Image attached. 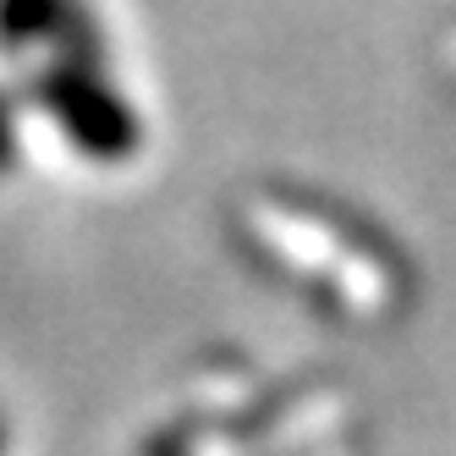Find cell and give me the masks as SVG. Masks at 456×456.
<instances>
[{"instance_id": "1", "label": "cell", "mask_w": 456, "mask_h": 456, "mask_svg": "<svg viewBox=\"0 0 456 456\" xmlns=\"http://www.w3.org/2000/svg\"><path fill=\"white\" fill-rule=\"evenodd\" d=\"M6 154H12V126H6V110H0V166H6Z\"/></svg>"}, {"instance_id": "2", "label": "cell", "mask_w": 456, "mask_h": 456, "mask_svg": "<svg viewBox=\"0 0 456 456\" xmlns=\"http://www.w3.org/2000/svg\"><path fill=\"white\" fill-rule=\"evenodd\" d=\"M0 445H6V435H0Z\"/></svg>"}]
</instances>
